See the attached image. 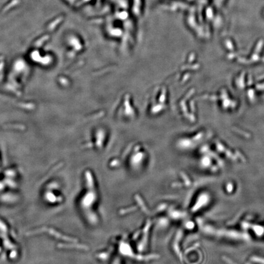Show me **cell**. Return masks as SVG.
Wrapping results in <instances>:
<instances>
[{"mask_svg": "<svg viewBox=\"0 0 264 264\" xmlns=\"http://www.w3.org/2000/svg\"><path fill=\"white\" fill-rule=\"evenodd\" d=\"M233 189V186L231 183H228L227 185V189L228 191V192H231L232 191Z\"/></svg>", "mask_w": 264, "mask_h": 264, "instance_id": "3", "label": "cell"}, {"mask_svg": "<svg viewBox=\"0 0 264 264\" xmlns=\"http://www.w3.org/2000/svg\"><path fill=\"white\" fill-rule=\"evenodd\" d=\"M251 260L253 262H257V263H260L261 264H264V259L259 257H252Z\"/></svg>", "mask_w": 264, "mask_h": 264, "instance_id": "1", "label": "cell"}, {"mask_svg": "<svg viewBox=\"0 0 264 264\" xmlns=\"http://www.w3.org/2000/svg\"><path fill=\"white\" fill-rule=\"evenodd\" d=\"M223 259L229 264H237L236 263H234L232 260H230V259H229V258H227V257H224V256H223Z\"/></svg>", "mask_w": 264, "mask_h": 264, "instance_id": "2", "label": "cell"}]
</instances>
